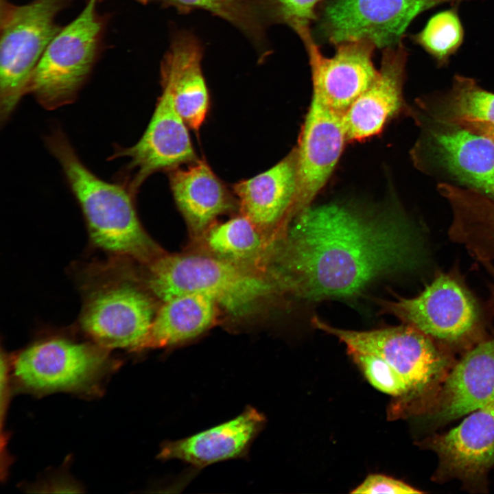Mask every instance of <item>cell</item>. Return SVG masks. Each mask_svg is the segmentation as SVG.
I'll return each mask as SVG.
<instances>
[{
  "label": "cell",
  "instance_id": "obj_1",
  "mask_svg": "<svg viewBox=\"0 0 494 494\" xmlns=\"http://www.w3.org/2000/svg\"><path fill=\"white\" fill-rule=\"evenodd\" d=\"M395 213L340 203L308 207L272 245L274 278L307 301L353 296L377 278L412 268L419 252Z\"/></svg>",
  "mask_w": 494,
  "mask_h": 494
},
{
  "label": "cell",
  "instance_id": "obj_2",
  "mask_svg": "<svg viewBox=\"0 0 494 494\" xmlns=\"http://www.w3.org/2000/svg\"><path fill=\"white\" fill-rule=\"evenodd\" d=\"M45 141L61 166L96 246L149 263L161 256L139 221L133 193L117 181L102 180L87 168L59 128L46 136Z\"/></svg>",
  "mask_w": 494,
  "mask_h": 494
},
{
  "label": "cell",
  "instance_id": "obj_3",
  "mask_svg": "<svg viewBox=\"0 0 494 494\" xmlns=\"http://www.w3.org/2000/svg\"><path fill=\"white\" fill-rule=\"evenodd\" d=\"M148 286L163 301L187 294L206 296L236 316L247 314L280 289L274 279L202 255H161L150 263Z\"/></svg>",
  "mask_w": 494,
  "mask_h": 494
},
{
  "label": "cell",
  "instance_id": "obj_4",
  "mask_svg": "<svg viewBox=\"0 0 494 494\" xmlns=\"http://www.w3.org/2000/svg\"><path fill=\"white\" fill-rule=\"evenodd\" d=\"M101 0H86L79 14L62 26L45 49L31 75L27 93L43 108L73 103L87 82L103 50L108 15Z\"/></svg>",
  "mask_w": 494,
  "mask_h": 494
},
{
  "label": "cell",
  "instance_id": "obj_5",
  "mask_svg": "<svg viewBox=\"0 0 494 494\" xmlns=\"http://www.w3.org/2000/svg\"><path fill=\"white\" fill-rule=\"evenodd\" d=\"M311 322L316 329L336 336L348 351L375 355L393 366L410 388V396L396 402L399 410L419 405L428 399L456 362L449 349L406 324L353 331L334 327L317 317Z\"/></svg>",
  "mask_w": 494,
  "mask_h": 494
},
{
  "label": "cell",
  "instance_id": "obj_6",
  "mask_svg": "<svg viewBox=\"0 0 494 494\" xmlns=\"http://www.w3.org/2000/svg\"><path fill=\"white\" fill-rule=\"evenodd\" d=\"M73 0H0V121L3 125L23 96L37 63L62 27L58 15Z\"/></svg>",
  "mask_w": 494,
  "mask_h": 494
},
{
  "label": "cell",
  "instance_id": "obj_7",
  "mask_svg": "<svg viewBox=\"0 0 494 494\" xmlns=\"http://www.w3.org/2000/svg\"><path fill=\"white\" fill-rule=\"evenodd\" d=\"M409 108L420 130L410 151L415 167L444 180L440 183L494 196V143L457 124Z\"/></svg>",
  "mask_w": 494,
  "mask_h": 494
},
{
  "label": "cell",
  "instance_id": "obj_8",
  "mask_svg": "<svg viewBox=\"0 0 494 494\" xmlns=\"http://www.w3.org/2000/svg\"><path fill=\"white\" fill-rule=\"evenodd\" d=\"M382 307L449 350H468L480 342L476 302L451 274H439L416 296L383 301Z\"/></svg>",
  "mask_w": 494,
  "mask_h": 494
},
{
  "label": "cell",
  "instance_id": "obj_9",
  "mask_svg": "<svg viewBox=\"0 0 494 494\" xmlns=\"http://www.w3.org/2000/svg\"><path fill=\"white\" fill-rule=\"evenodd\" d=\"M445 0H325L312 35L320 45L368 39L383 49L402 42L419 14Z\"/></svg>",
  "mask_w": 494,
  "mask_h": 494
},
{
  "label": "cell",
  "instance_id": "obj_10",
  "mask_svg": "<svg viewBox=\"0 0 494 494\" xmlns=\"http://www.w3.org/2000/svg\"><path fill=\"white\" fill-rule=\"evenodd\" d=\"M155 314L148 295L130 281L119 278L87 294L80 324L99 346L137 349L145 347Z\"/></svg>",
  "mask_w": 494,
  "mask_h": 494
},
{
  "label": "cell",
  "instance_id": "obj_11",
  "mask_svg": "<svg viewBox=\"0 0 494 494\" xmlns=\"http://www.w3.org/2000/svg\"><path fill=\"white\" fill-rule=\"evenodd\" d=\"M420 445L438 456L435 482L458 480L470 491L484 492L494 469V398L453 429L432 434Z\"/></svg>",
  "mask_w": 494,
  "mask_h": 494
},
{
  "label": "cell",
  "instance_id": "obj_12",
  "mask_svg": "<svg viewBox=\"0 0 494 494\" xmlns=\"http://www.w3.org/2000/svg\"><path fill=\"white\" fill-rule=\"evenodd\" d=\"M161 85L162 93L141 139L131 147H116L110 157L128 158L117 182L134 195L152 174L196 158L187 126L175 108L169 88Z\"/></svg>",
  "mask_w": 494,
  "mask_h": 494
},
{
  "label": "cell",
  "instance_id": "obj_13",
  "mask_svg": "<svg viewBox=\"0 0 494 494\" xmlns=\"http://www.w3.org/2000/svg\"><path fill=\"white\" fill-rule=\"evenodd\" d=\"M494 398V338L482 340L456 361L444 380L414 412L434 431Z\"/></svg>",
  "mask_w": 494,
  "mask_h": 494
},
{
  "label": "cell",
  "instance_id": "obj_14",
  "mask_svg": "<svg viewBox=\"0 0 494 494\" xmlns=\"http://www.w3.org/2000/svg\"><path fill=\"white\" fill-rule=\"evenodd\" d=\"M100 347L64 339H50L21 352L14 364L18 381L30 390H74L92 381L106 364Z\"/></svg>",
  "mask_w": 494,
  "mask_h": 494
},
{
  "label": "cell",
  "instance_id": "obj_15",
  "mask_svg": "<svg viewBox=\"0 0 494 494\" xmlns=\"http://www.w3.org/2000/svg\"><path fill=\"white\" fill-rule=\"evenodd\" d=\"M302 42L311 68L312 98L343 115L377 73L373 63L377 47L368 39L344 41L328 58L313 36Z\"/></svg>",
  "mask_w": 494,
  "mask_h": 494
},
{
  "label": "cell",
  "instance_id": "obj_16",
  "mask_svg": "<svg viewBox=\"0 0 494 494\" xmlns=\"http://www.w3.org/2000/svg\"><path fill=\"white\" fill-rule=\"evenodd\" d=\"M342 116L311 98L296 148L295 216L311 206L341 156L348 140Z\"/></svg>",
  "mask_w": 494,
  "mask_h": 494
},
{
  "label": "cell",
  "instance_id": "obj_17",
  "mask_svg": "<svg viewBox=\"0 0 494 494\" xmlns=\"http://www.w3.org/2000/svg\"><path fill=\"white\" fill-rule=\"evenodd\" d=\"M382 50L381 65L366 90L342 116L349 141L377 134L392 117L408 110L403 97L408 51L401 42Z\"/></svg>",
  "mask_w": 494,
  "mask_h": 494
},
{
  "label": "cell",
  "instance_id": "obj_18",
  "mask_svg": "<svg viewBox=\"0 0 494 494\" xmlns=\"http://www.w3.org/2000/svg\"><path fill=\"white\" fill-rule=\"evenodd\" d=\"M203 55V45L193 33L177 30L161 63V84L169 88L177 112L195 130L203 124L209 104L202 69Z\"/></svg>",
  "mask_w": 494,
  "mask_h": 494
},
{
  "label": "cell",
  "instance_id": "obj_19",
  "mask_svg": "<svg viewBox=\"0 0 494 494\" xmlns=\"http://www.w3.org/2000/svg\"><path fill=\"white\" fill-rule=\"evenodd\" d=\"M242 211L258 228L285 229L295 216L296 150L268 170L235 186Z\"/></svg>",
  "mask_w": 494,
  "mask_h": 494
},
{
  "label": "cell",
  "instance_id": "obj_20",
  "mask_svg": "<svg viewBox=\"0 0 494 494\" xmlns=\"http://www.w3.org/2000/svg\"><path fill=\"white\" fill-rule=\"evenodd\" d=\"M264 423V416L248 406L232 420L190 437L165 443L158 457L180 460L200 468L240 458L246 454Z\"/></svg>",
  "mask_w": 494,
  "mask_h": 494
},
{
  "label": "cell",
  "instance_id": "obj_21",
  "mask_svg": "<svg viewBox=\"0 0 494 494\" xmlns=\"http://www.w3.org/2000/svg\"><path fill=\"white\" fill-rule=\"evenodd\" d=\"M443 196L451 211V238L482 263L494 262V196L454 185Z\"/></svg>",
  "mask_w": 494,
  "mask_h": 494
},
{
  "label": "cell",
  "instance_id": "obj_22",
  "mask_svg": "<svg viewBox=\"0 0 494 494\" xmlns=\"http://www.w3.org/2000/svg\"><path fill=\"white\" fill-rule=\"evenodd\" d=\"M170 185L177 206L196 235L233 207L226 187L204 162L173 171Z\"/></svg>",
  "mask_w": 494,
  "mask_h": 494
},
{
  "label": "cell",
  "instance_id": "obj_23",
  "mask_svg": "<svg viewBox=\"0 0 494 494\" xmlns=\"http://www.w3.org/2000/svg\"><path fill=\"white\" fill-rule=\"evenodd\" d=\"M216 303L199 294L176 296L164 301L155 314L145 347H164L193 339L213 322Z\"/></svg>",
  "mask_w": 494,
  "mask_h": 494
},
{
  "label": "cell",
  "instance_id": "obj_24",
  "mask_svg": "<svg viewBox=\"0 0 494 494\" xmlns=\"http://www.w3.org/2000/svg\"><path fill=\"white\" fill-rule=\"evenodd\" d=\"M412 108L440 121L494 123V93L472 78L456 75L450 89L419 98Z\"/></svg>",
  "mask_w": 494,
  "mask_h": 494
},
{
  "label": "cell",
  "instance_id": "obj_25",
  "mask_svg": "<svg viewBox=\"0 0 494 494\" xmlns=\"http://www.w3.org/2000/svg\"><path fill=\"white\" fill-rule=\"evenodd\" d=\"M148 5L158 4L172 8L180 14L196 10L207 11L228 22L250 42L258 54V60H265L270 54L266 37L267 25L261 17L253 0H135Z\"/></svg>",
  "mask_w": 494,
  "mask_h": 494
},
{
  "label": "cell",
  "instance_id": "obj_26",
  "mask_svg": "<svg viewBox=\"0 0 494 494\" xmlns=\"http://www.w3.org/2000/svg\"><path fill=\"white\" fill-rule=\"evenodd\" d=\"M257 226L246 215L236 217L211 227L206 242L215 256L243 266L270 259L269 246Z\"/></svg>",
  "mask_w": 494,
  "mask_h": 494
},
{
  "label": "cell",
  "instance_id": "obj_27",
  "mask_svg": "<svg viewBox=\"0 0 494 494\" xmlns=\"http://www.w3.org/2000/svg\"><path fill=\"white\" fill-rule=\"evenodd\" d=\"M435 60L446 66L461 46L464 30L456 8L441 11L427 21L423 29L410 36Z\"/></svg>",
  "mask_w": 494,
  "mask_h": 494
},
{
  "label": "cell",
  "instance_id": "obj_28",
  "mask_svg": "<svg viewBox=\"0 0 494 494\" xmlns=\"http://www.w3.org/2000/svg\"><path fill=\"white\" fill-rule=\"evenodd\" d=\"M324 1L253 0L267 27L274 24L287 25L301 39L312 34V26Z\"/></svg>",
  "mask_w": 494,
  "mask_h": 494
},
{
  "label": "cell",
  "instance_id": "obj_29",
  "mask_svg": "<svg viewBox=\"0 0 494 494\" xmlns=\"http://www.w3.org/2000/svg\"><path fill=\"white\" fill-rule=\"evenodd\" d=\"M348 352L368 382L378 390L397 397V402L410 396V388L406 380L384 359L369 353Z\"/></svg>",
  "mask_w": 494,
  "mask_h": 494
},
{
  "label": "cell",
  "instance_id": "obj_30",
  "mask_svg": "<svg viewBox=\"0 0 494 494\" xmlns=\"http://www.w3.org/2000/svg\"><path fill=\"white\" fill-rule=\"evenodd\" d=\"M351 493L363 494H412L422 493L409 484L381 474H370Z\"/></svg>",
  "mask_w": 494,
  "mask_h": 494
},
{
  "label": "cell",
  "instance_id": "obj_31",
  "mask_svg": "<svg viewBox=\"0 0 494 494\" xmlns=\"http://www.w3.org/2000/svg\"><path fill=\"white\" fill-rule=\"evenodd\" d=\"M454 123L471 132L484 136L494 143V123L478 121H460Z\"/></svg>",
  "mask_w": 494,
  "mask_h": 494
},
{
  "label": "cell",
  "instance_id": "obj_32",
  "mask_svg": "<svg viewBox=\"0 0 494 494\" xmlns=\"http://www.w3.org/2000/svg\"><path fill=\"white\" fill-rule=\"evenodd\" d=\"M486 268L488 269L489 273L491 274L493 281H494V266L491 263H484ZM493 298H494V283H493Z\"/></svg>",
  "mask_w": 494,
  "mask_h": 494
},
{
  "label": "cell",
  "instance_id": "obj_33",
  "mask_svg": "<svg viewBox=\"0 0 494 494\" xmlns=\"http://www.w3.org/2000/svg\"><path fill=\"white\" fill-rule=\"evenodd\" d=\"M463 1V0H445L446 2H447V1H449V2H455V3H456V2H458V1Z\"/></svg>",
  "mask_w": 494,
  "mask_h": 494
}]
</instances>
